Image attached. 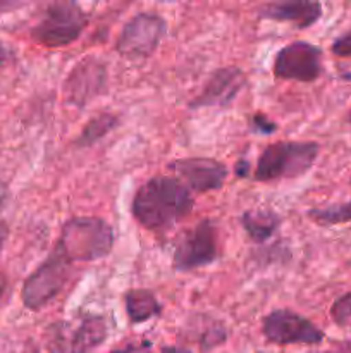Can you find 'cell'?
<instances>
[{
    "label": "cell",
    "instance_id": "1",
    "mask_svg": "<svg viewBox=\"0 0 351 353\" xmlns=\"http://www.w3.org/2000/svg\"><path fill=\"white\" fill-rule=\"evenodd\" d=\"M193 205L195 199L181 179L153 176L136 190L131 214L147 230L162 231L189 216Z\"/></svg>",
    "mask_w": 351,
    "mask_h": 353
},
{
    "label": "cell",
    "instance_id": "2",
    "mask_svg": "<svg viewBox=\"0 0 351 353\" xmlns=\"http://www.w3.org/2000/svg\"><path fill=\"white\" fill-rule=\"evenodd\" d=\"M114 228L102 217H71L61 228L55 247L72 262H95L112 252Z\"/></svg>",
    "mask_w": 351,
    "mask_h": 353
},
{
    "label": "cell",
    "instance_id": "3",
    "mask_svg": "<svg viewBox=\"0 0 351 353\" xmlns=\"http://www.w3.org/2000/svg\"><path fill=\"white\" fill-rule=\"evenodd\" d=\"M319 152L315 141H275L267 145L255 165L253 179L270 183L301 178L313 168Z\"/></svg>",
    "mask_w": 351,
    "mask_h": 353
},
{
    "label": "cell",
    "instance_id": "4",
    "mask_svg": "<svg viewBox=\"0 0 351 353\" xmlns=\"http://www.w3.org/2000/svg\"><path fill=\"white\" fill-rule=\"evenodd\" d=\"M52 353H95L109 338L105 316L79 312L69 321H57L48 327Z\"/></svg>",
    "mask_w": 351,
    "mask_h": 353
},
{
    "label": "cell",
    "instance_id": "5",
    "mask_svg": "<svg viewBox=\"0 0 351 353\" xmlns=\"http://www.w3.org/2000/svg\"><path fill=\"white\" fill-rule=\"evenodd\" d=\"M89 16L76 2H55L47 7L41 19L31 28V38L50 48L74 43L88 26Z\"/></svg>",
    "mask_w": 351,
    "mask_h": 353
},
{
    "label": "cell",
    "instance_id": "6",
    "mask_svg": "<svg viewBox=\"0 0 351 353\" xmlns=\"http://www.w3.org/2000/svg\"><path fill=\"white\" fill-rule=\"evenodd\" d=\"M72 264L54 245L50 254L31 272L23 285L21 299L26 309L41 310L57 299L72 274Z\"/></svg>",
    "mask_w": 351,
    "mask_h": 353
},
{
    "label": "cell",
    "instance_id": "7",
    "mask_svg": "<svg viewBox=\"0 0 351 353\" xmlns=\"http://www.w3.org/2000/svg\"><path fill=\"white\" fill-rule=\"evenodd\" d=\"M167 31V23L157 12H138L120 30L116 50L127 61H145L151 57Z\"/></svg>",
    "mask_w": 351,
    "mask_h": 353
},
{
    "label": "cell",
    "instance_id": "8",
    "mask_svg": "<svg viewBox=\"0 0 351 353\" xmlns=\"http://www.w3.org/2000/svg\"><path fill=\"white\" fill-rule=\"evenodd\" d=\"M219 259L217 226L212 219H202L188 231L176 245L172 255V269L178 272H189L213 264Z\"/></svg>",
    "mask_w": 351,
    "mask_h": 353
},
{
    "label": "cell",
    "instance_id": "9",
    "mask_svg": "<svg viewBox=\"0 0 351 353\" xmlns=\"http://www.w3.org/2000/svg\"><path fill=\"white\" fill-rule=\"evenodd\" d=\"M272 72L284 81L313 83L322 74V48L305 40L291 41L275 54Z\"/></svg>",
    "mask_w": 351,
    "mask_h": 353
},
{
    "label": "cell",
    "instance_id": "10",
    "mask_svg": "<svg viewBox=\"0 0 351 353\" xmlns=\"http://www.w3.org/2000/svg\"><path fill=\"white\" fill-rule=\"evenodd\" d=\"M262 333L274 345H319L326 334L305 316L289 309H277L262 319Z\"/></svg>",
    "mask_w": 351,
    "mask_h": 353
},
{
    "label": "cell",
    "instance_id": "11",
    "mask_svg": "<svg viewBox=\"0 0 351 353\" xmlns=\"http://www.w3.org/2000/svg\"><path fill=\"white\" fill-rule=\"evenodd\" d=\"M107 86V65L96 55L83 57L64 81V100L67 105L85 109L92 100L102 95Z\"/></svg>",
    "mask_w": 351,
    "mask_h": 353
},
{
    "label": "cell",
    "instance_id": "12",
    "mask_svg": "<svg viewBox=\"0 0 351 353\" xmlns=\"http://www.w3.org/2000/svg\"><path fill=\"white\" fill-rule=\"evenodd\" d=\"M169 171L176 172L189 192L209 193L220 190L226 183L229 169L220 161L210 157L176 159L167 164Z\"/></svg>",
    "mask_w": 351,
    "mask_h": 353
},
{
    "label": "cell",
    "instance_id": "13",
    "mask_svg": "<svg viewBox=\"0 0 351 353\" xmlns=\"http://www.w3.org/2000/svg\"><path fill=\"white\" fill-rule=\"evenodd\" d=\"M246 86V74L237 65L219 68L206 79L202 92L188 103L191 110L209 109V107H229L236 100L241 90Z\"/></svg>",
    "mask_w": 351,
    "mask_h": 353
},
{
    "label": "cell",
    "instance_id": "14",
    "mask_svg": "<svg viewBox=\"0 0 351 353\" xmlns=\"http://www.w3.org/2000/svg\"><path fill=\"white\" fill-rule=\"evenodd\" d=\"M322 12V3L315 0H281L264 3L257 9V16L260 19L291 23L298 30H306L319 23Z\"/></svg>",
    "mask_w": 351,
    "mask_h": 353
},
{
    "label": "cell",
    "instance_id": "15",
    "mask_svg": "<svg viewBox=\"0 0 351 353\" xmlns=\"http://www.w3.org/2000/svg\"><path fill=\"white\" fill-rule=\"evenodd\" d=\"M282 219L270 209H251L241 214V226L253 243H265L281 228Z\"/></svg>",
    "mask_w": 351,
    "mask_h": 353
},
{
    "label": "cell",
    "instance_id": "16",
    "mask_svg": "<svg viewBox=\"0 0 351 353\" xmlns=\"http://www.w3.org/2000/svg\"><path fill=\"white\" fill-rule=\"evenodd\" d=\"M124 307L131 324H143L162 314V305L153 292L147 288L127 290L124 295Z\"/></svg>",
    "mask_w": 351,
    "mask_h": 353
},
{
    "label": "cell",
    "instance_id": "17",
    "mask_svg": "<svg viewBox=\"0 0 351 353\" xmlns=\"http://www.w3.org/2000/svg\"><path fill=\"white\" fill-rule=\"evenodd\" d=\"M120 124V119L117 114L114 112H100L96 116H93L88 123L85 124V128L81 130V133L76 137L74 145L79 148H88L92 145L98 143L100 140L107 137V134L112 133L114 130H117Z\"/></svg>",
    "mask_w": 351,
    "mask_h": 353
},
{
    "label": "cell",
    "instance_id": "18",
    "mask_svg": "<svg viewBox=\"0 0 351 353\" xmlns=\"http://www.w3.org/2000/svg\"><path fill=\"white\" fill-rule=\"evenodd\" d=\"M306 216L319 226H337V224L351 223V200L330 203L327 207H313L306 212Z\"/></svg>",
    "mask_w": 351,
    "mask_h": 353
},
{
    "label": "cell",
    "instance_id": "19",
    "mask_svg": "<svg viewBox=\"0 0 351 353\" xmlns=\"http://www.w3.org/2000/svg\"><path fill=\"white\" fill-rule=\"evenodd\" d=\"M227 340V327L220 321L209 319L205 330H203L202 338H200V348L203 352H209L212 348L219 347Z\"/></svg>",
    "mask_w": 351,
    "mask_h": 353
},
{
    "label": "cell",
    "instance_id": "20",
    "mask_svg": "<svg viewBox=\"0 0 351 353\" xmlns=\"http://www.w3.org/2000/svg\"><path fill=\"white\" fill-rule=\"evenodd\" d=\"M330 317L334 324L351 331V292L341 295L330 307Z\"/></svg>",
    "mask_w": 351,
    "mask_h": 353
},
{
    "label": "cell",
    "instance_id": "21",
    "mask_svg": "<svg viewBox=\"0 0 351 353\" xmlns=\"http://www.w3.org/2000/svg\"><path fill=\"white\" fill-rule=\"evenodd\" d=\"M250 128L258 134H270L277 131V124H275L274 121L268 119V117L262 112H257L251 117Z\"/></svg>",
    "mask_w": 351,
    "mask_h": 353
},
{
    "label": "cell",
    "instance_id": "22",
    "mask_svg": "<svg viewBox=\"0 0 351 353\" xmlns=\"http://www.w3.org/2000/svg\"><path fill=\"white\" fill-rule=\"evenodd\" d=\"M330 50L337 57H351V30L339 34L330 45Z\"/></svg>",
    "mask_w": 351,
    "mask_h": 353
},
{
    "label": "cell",
    "instance_id": "23",
    "mask_svg": "<svg viewBox=\"0 0 351 353\" xmlns=\"http://www.w3.org/2000/svg\"><path fill=\"white\" fill-rule=\"evenodd\" d=\"M110 353H151V341H140V343H127L126 347L116 348Z\"/></svg>",
    "mask_w": 351,
    "mask_h": 353
},
{
    "label": "cell",
    "instance_id": "24",
    "mask_svg": "<svg viewBox=\"0 0 351 353\" xmlns=\"http://www.w3.org/2000/svg\"><path fill=\"white\" fill-rule=\"evenodd\" d=\"M7 236H9V226H7L3 221H0V254L3 250V245H6Z\"/></svg>",
    "mask_w": 351,
    "mask_h": 353
},
{
    "label": "cell",
    "instance_id": "25",
    "mask_svg": "<svg viewBox=\"0 0 351 353\" xmlns=\"http://www.w3.org/2000/svg\"><path fill=\"white\" fill-rule=\"evenodd\" d=\"M7 199H9V188H7L6 183L0 181V210H2V207L6 205Z\"/></svg>",
    "mask_w": 351,
    "mask_h": 353
},
{
    "label": "cell",
    "instance_id": "26",
    "mask_svg": "<svg viewBox=\"0 0 351 353\" xmlns=\"http://www.w3.org/2000/svg\"><path fill=\"white\" fill-rule=\"evenodd\" d=\"M236 165H237V168H236V174L237 176H241V178H243V176L248 174V162L246 161H240Z\"/></svg>",
    "mask_w": 351,
    "mask_h": 353
},
{
    "label": "cell",
    "instance_id": "27",
    "mask_svg": "<svg viewBox=\"0 0 351 353\" xmlns=\"http://www.w3.org/2000/svg\"><path fill=\"white\" fill-rule=\"evenodd\" d=\"M160 353H191L188 348H181V347H164Z\"/></svg>",
    "mask_w": 351,
    "mask_h": 353
},
{
    "label": "cell",
    "instance_id": "28",
    "mask_svg": "<svg viewBox=\"0 0 351 353\" xmlns=\"http://www.w3.org/2000/svg\"><path fill=\"white\" fill-rule=\"evenodd\" d=\"M6 286H7V283H6V278H3V276L0 274V300H2L3 293H6Z\"/></svg>",
    "mask_w": 351,
    "mask_h": 353
},
{
    "label": "cell",
    "instance_id": "29",
    "mask_svg": "<svg viewBox=\"0 0 351 353\" xmlns=\"http://www.w3.org/2000/svg\"><path fill=\"white\" fill-rule=\"evenodd\" d=\"M348 119H350V124H351V110H350V116H348Z\"/></svg>",
    "mask_w": 351,
    "mask_h": 353
}]
</instances>
